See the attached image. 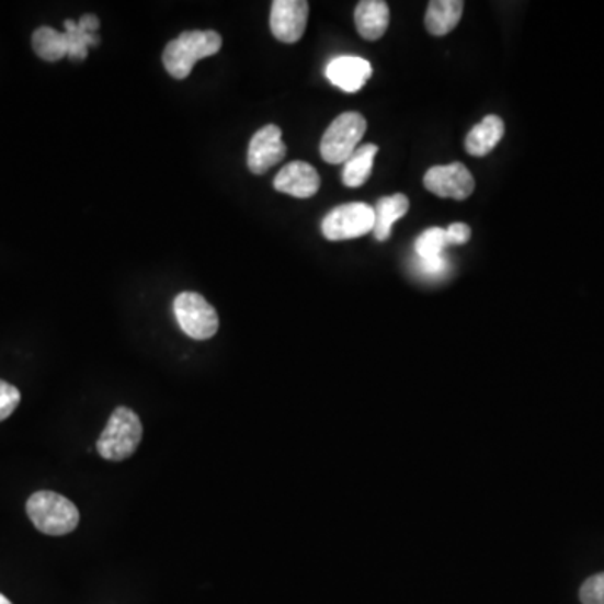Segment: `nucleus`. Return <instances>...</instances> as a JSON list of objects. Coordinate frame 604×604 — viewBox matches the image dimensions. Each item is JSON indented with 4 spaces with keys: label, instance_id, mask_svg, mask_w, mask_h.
<instances>
[{
    "label": "nucleus",
    "instance_id": "obj_18",
    "mask_svg": "<svg viewBox=\"0 0 604 604\" xmlns=\"http://www.w3.org/2000/svg\"><path fill=\"white\" fill-rule=\"evenodd\" d=\"M65 33L69 37L68 58L72 61H84L88 49L100 44V36L96 33H88V31L82 30L78 22L71 21V19L65 21Z\"/></svg>",
    "mask_w": 604,
    "mask_h": 604
},
{
    "label": "nucleus",
    "instance_id": "obj_20",
    "mask_svg": "<svg viewBox=\"0 0 604 604\" xmlns=\"http://www.w3.org/2000/svg\"><path fill=\"white\" fill-rule=\"evenodd\" d=\"M19 403H21V391L11 383L0 379V422L8 420Z\"/></svg>",
    "mask_w": 604,
    "mask_h": 604
},
{
    "label": "nucleus",
    "instance_id": "obj_5",
    "mask_svg": "<svg viewBox=\"0 0 604 604\" xmlns=\"http://www.w3.org/2000/svg\"><path fill=\"white\" fill-rule=\"evenodd\" d=\"M176 321L186 337L210 340L218 331V316L214 306L198 293H180L173 300Z\"/></svg>",
    "mask_w": 604,
    "mask_h": 604
},
{
    "label": "nucleus",
    "instance_id": "obj_13",
    "mask_svg": "<svg viewBox=\"0 0 604 604\" xmlns=\"http://www.w3.org/2000/svg\"><path fill=\"white\" fill-rule=\"evenodd\" d=\"M505 133V125L501 116L489 115L470 129L465 140V150L472 157H486L493 148L498 147L499 141Z\"/></svg>",
    "mask_w": 604,
    "mask_h": 604
},
{
    "label": "nucleus",
    "instance_id": "obj_11",
    "mask_svg": "<svg viewBox=\"0 0 604 604\" xmlns=\"http://www.w3.org/2000/svg\"><path fill=\"white\" fill-rule=\"evenodd\" d=\"M372 75V65L366 59L356 58V56H341V58L329 62L326 68L329 81L346 93H356L362 90Z\"/></svg>",
    "mask_w": 604,
    "mask_h": 604
},
{
    "label": "nucleus",
    "instance_id": "obj_2",
    "mask_svg": "<svg viewBox=\"0 0 604 604\" xmlns=\"http://www.w3.org/2000/svg\"><path fill=\"white\" fill-rule=\"evenodd\" d=\"M25 511L39 533L47 536H66L79 524V511L65 495L41 490L33 493Z\"/></svg>",
    "mask_w": 604,
    "mask_h": 604
},
{
    "label": "nucleus",
    "instance_id": "obj_21",
    "mask_svg": "<svg viewBox=\"0 0 604 604\" xmlns=\"http://www.w3.org/2000/svg\"><path fill=\"white\" fill-rule=\"evenodd\" d=\"M580 597L583 604H604V572L591 575L581 586Z\"/></svg>",
    "mask_w": 604,
    "mask_h": 604
},
{
    "label": "nucleus",
    "instance_id": "obj_14",
    "mask_svg": "<svg viewBox=\"0 0 604 604\" xmlns=\"http://www.w3.org/2000/svg\"><path fill=\"white\" fill-rule=\"evenodd\" d=\"M461 14H464L461 0H432L426 9V30L433 36H447L457 27Z\"/></svg>",
    "mask_w": 604,
    "mask_h": 604
},
{
    "label": "nucleus",
    "instance_id": "obj_7",
    "mask_svg": "<svg viewBox=\"0 0 604 604\" xmlns=\"http://www.w3.org/2000/svg\"><path fill=\"white\" fill-rule=\"evenodd\" d=\"M425 189L433 195L441 198H454V201H465L474 194L476 190V180H474L470 170L464 163L442 164V167H432L425 173Z\"/></svg>",
    "mask_w": 604,
    "mask_h": 604
},
{
    "label": "nucleus",
    "instance_id": "obj_19",
    "mask_svg": "<svg viewBox=\"0 0 604 604\" xmlns=\"http://www.w3.org/2000/svg\"><path fill=\"white\" fill-rule=\"evenodd\" d=\"M447 233L442 227H432L426 229L422 236L417 239L415 252L419 259H436L444 255L445 249H447Z\"/></svg>",
    "mask_w": 604,
    "mask_h": 604
},
{
    "label": "nucleus",
    "instance_id": "obj_15",
    "mask_svg": "<svg viewBox=\"0 0 604 604\" xmlns=\"http://www.w3.org/2000/svg\"><path fill=\"white\" fill-rule=\"evenodd\" d=\"M408 208H410V201L407 195L397 194L379 198L375 207V229H373L378 242L390 239L395 223L408 214Z\"/></svg>",
    "mask_w": 604,
    "mask_h": 604
},
{
    "label": "nucleus",
    "instance_id": "obj_6",
    "mask_svg": "<svg viewBox=\"0 0 604 604\" xmlns=\"http://www.w3.org/2000/svg\"><path fill=\"white\" fill-rule=\"evenodd\" d=\"M375 229V208L368 204L340 205L322 218V236L328 240H350L366 236Z\"/></svg>",
    "mask_w": 604,
    "mask_h": 604
},
{
    "label": "nucleus",
    "instance_id": "obj_16",
    "mask_svg": "<svg viewBox=\"0 0 604 604\" xmlns=\"http://www.w3.org/2000/svg\"><path fill=\"white\" fill-rule=\"evenodd\" d=\"M376 153H378L376 145L368 144L358 147V150L354 151L344 163V185L350 186V189H358V186L365 185L372 176L373 161H375Z\"/></svg>",
    "mask_w": 604,
    "mask_h": 604
},
{
    "label": "nucleus",
    "instance_id": "obj_25",
    "mask_svg": "<svg viewBox=\"0 0 604 604\" xmlns=\"http://www.w3.org/2000/svg\"><path fill=\"white\" fill-rule=\"evenodd\" d=\"M0 604H12L4 594H0Z\"/></svg>",
    "mask_w": 604,
    "mask_h": 604
},
{
    "label": "nucleus",
    "instance_id": "obj_4",
    "mask_svg": "<svg viewBox=\"0 0 604 604\" xmlns=\"http://www.w3.org/2000/svg\"><path fill=\"white\" fill-rule=\"evenodd\" d=\"M368 123L360 113L347 112L338 116L321 138V157L326 163H346L347 158L358 150Z\"/></svg>",
    "mask_w": 604,
    "mask_h": 604
},
{
    "label": "nucleus",
    "instance_id": "obj_22",
    "mask_svg": "<svg viewBox=\"0 0 604 604\" xmlns=\"http://www.w3.org/2000/svg\"><path fill=\"white\" fill-rule=\"evenodd\" d=\"M420 274L425 277H442L447 274V259L442 255V258L436 259H419V264H417Z\"/></svg>",
    "mask_w": 604,
    "mask_h": 604
},
{
    "label": "nucleus",
    "instance_id": "obj_1",
    "mask_svg": "<svg viewBox=\"0 0 604 604\" xmlns=\"http://www.w3.org/2000/svg\"><path fill=\"white\" fill-rule=\"evenodd\" d=\"M220 47H223V37L215 31H185L164 47V69L172 78H189L197 61L210 58L220 50Z\"/></svg>",
    "mask_w": 604,
    "mask_h": 604
},
{
    "label": "nucleus",
    "instance_id": "obj_17",
    "mask_svg": "<svg viewBox=\"0 0 604 604\" xmlns=\"http://www.w3.org/2000/svg\"><path fill=\"white\" fill-rule=\"evenodd\" d=\"M34 53L47 62L61 61L69 54V37L53 27H39L33 34Z\"/></svg>",
    "mask_w": 604,
    "mask_h": 604
},
{
    "label": "nucleus",
    "instance_id": "obj_12",
    "mask_svg": "<svg viewBox=\"0 0 604 604\" xmlns=\"http://www.w3.org/2000/svg\"><path fill=\"white\" fill-rule=\"evenodd\" d=\"M354 24L363 39H381L390 25V8L383 0H363L354 11Z\"/></svg>",
    "mask_w": 604,
    "mask_h": 604
},
{
    "label": "nucleus",
    "instance_id": "obj_10",
    "mask_svg": "<svg viewBox=\"0 0 604 604\" xmlns=\"http://www.w3.org/2000/svg\"><path fill=\"white\" fill-rule=\"evenodd\" d=\"M274 189L290 197L311 198L321 189V176L316 172L315 167L306 161H293L277 173L274 179Z\"/></svg>",
    "mask_w": 604,
    "mask_h": 604
},
{
    "label": "nucleus",
    "instance_id": "obj_9",
    "mask_svg": "<svg viewBox=\"0 0 604 604\" xmlns=\"http://www.w3.org/2000/svg\"><path fill=\"white\" fill-rule=\"evenodd\" d=\"M309 4L306 0H274L271 9V31L281 43L294 44L305 34Z\"/></svg>",
    "mask_w": 604,
    "mask_h": 604
},
{
    "label": "nucleus",
    "instance_id": "obj_24",
    "mask_svg": "<svg viewBox=\"0 0 604 604\" xmlns=\"http://www.w3.org/2000/svg\"><path fill=\"white\" fill-rule=\"evenodd\" d=\"M78 24L81 25L82 30L88 31V33H96L100 30V19L94 14L82 15Z\"/></svg>",
    "mask_w": 604,
    "mask_h": 604
},
{
    "label": "nucleus",
    "instance_id": "obj_23",
    "mask_svg": "<svg viewBox=\"0 0 604 604\" xmlns=\"http://www.w3.org/2000/svg\"><path fill=\"white\" fill-rule=\"evenodd\" d=\"M445 233H447L448 246H464L472 237V229L467 224L455 223L445 229Z\"/></svg>",
    "mask_w": 604,
    "mask_h": 604
},
{
    "label": "nucleus",
    "instance_id": "obj_8",
    "mask_svg": "<svg viewBox=\"0 0 604 604\" xmlns=\"http://www.w3.org/2000/svg\"><path fill=\"white\" fill-rule=\"evenodd\" d=\"M286 153L287 148L280 126L267 125L252 136L249 153H247V164L255 175H264L272 167L281 163Z\"/></svg>",
    "mask_w": 604,
    "mask_h": 604
},
{
    "label": "nucleus",
    "instance_id": "obj_3",
    "mask_svg": "<svg viewBox=\"0 0 604 604\" xmlns=\"http://www.w3.org/2000/svg\"><path fill=\"white\" fill-rule=\"evenodd\" d=\"M144 425L140 417L126 407L116 408L98 438L96 448L106 460L122 461L132 457L140 445Z\"/></svg>",
    "mask_w": 604,
    "mask_h": 604
}]
</instances>
